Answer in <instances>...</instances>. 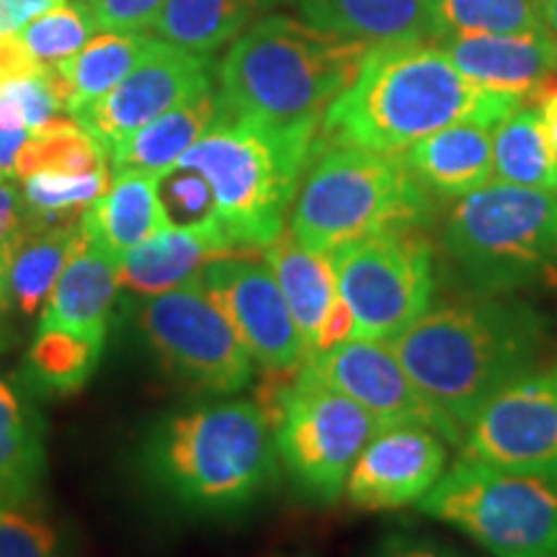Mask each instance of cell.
Masks as SVG:
<instances>
[{
  "instance_id": "cell-1",
  "label": "cell",
  "mask_w": 557,
  "mask_h": 557,
  "mask_svg": "<svg viewBox=\"0 0 557 557\" xmlns=\"http://www.w3.org/2000/svg\"><path fill=\"white\" fill-rule=\"evenodd\" d=\"M527 99L480 88L438 45L369 47L354 81L320 120V145L400 156L457 122L498 127Z\"/></svg>"
},
{
  "instance_id": "cell-2",
  "label": "cell",
  "mask_w": 557,
  "mask_h": 557,
  "mask_svg": "<svg viewBox=\"0 0 557 557\" xmlns=\"http://www.w3.org/2000/svg\"><path fill=\"white\" fill-rule=\"evenodd\" d=\"M547 315L527 299L459 297L387 341L423 398L462 434L500 387L534 369Z\"/></svg>"
},
{
  "instance_id": "cell-3",
  "label": "cell",
  "mask_w": 557,
  "mask_h": 557,
  "mask_svg": "<svg viewBox=\"0 0 557 557\" xmlns=\"http://www.w3.org/2000/svg\"><path fill=\"white\" fill-rule=\"evenodd\" d=\"M139 465L169 504L205 519L250 511L282 470L267 410L233 395L165 413L145 436Z\"/></svg>"
},
{
  "instance_id": "cell-4",
  "label": "cell",
  "mask_w": 557,
  "mask_h": 557,
  "mask_svg": "<svg viewBox=\"0 0 557 557\" xmlns=\"http://www.w3.org/2000/svg\"><path fill=\"white\" fill-rule=\"evenodd\" d=\"M369 47L271 13L230 41L218 65L222 107L269 127H320Z\"/></svg>"
},
{
  "instance_id": "cell-5",
  "label": "cell",
  "mask_w": 557,
  "mask_h": 557,
  "mask_svg": "<svg viewBox=\"0 0 557 557\" xmlns=\"http://www.w3.org/2000/svg\"><path fill=\"white\" fill-rule=\"evenodd\" d=\"M320 127H269L225 107L178 158L212 186L220 225L235 250H263L284 233L287 212L318 150Z\"/></svg>"
},
{
  "instance_id": "cell-6",
  "label": "cell",
  "mask_w": 557,
  "mask_h": 557,
  "mask_svg": "<svg viewBox=\"0 0 557 557\" xmlns=\"http://www.w3.org/2000/svg\"><path fill=\"white\" fill-rule=\"evenodd\" d=\"M438 250L462 297L557 287V194L485 184L449 209Z\"/></svg>"
},
{
  "instance_id": "cell-7",
  "label": "cell",
  "mask_w": 557,
  "mask_h": 557,
  "mask_svg": "<svg viewBox=\"0 0 557 557\" xmlns=\"http://www.w3.org/2000/svg\"><path fill=\"white\" fill-rule=\"evenodd\" d=\"M436 199L400 156L348 145H320L289 209V235L331 256L346 243L434 222Z\"/></svg>"
},
{
  "instance_id": "cell-8",
  "label": "cell",
  "mask_w": 557,
  "mask_h": 557,
  "mask_svg": "<svg viewBox=\"0 0 557 557\" xmlns=\"http://www.w3.org/2000/svg\"><path fill=\"white\" fill-rule=\"evenodd\" d=\"M271 377L276 385L259 403L269 416L284 475L308 504H338L348 472L377 431V421L320 377L310 361Z\"/></svg>"
},
{
  "instance_id": "cell-9",
  "label": "cell",
  "mask_w": 557,
  "mask_h": 557,
  "mask_svg": "<svg viewBox=\"0 0 557 557\" xmlns=\"http://www.w3.org/2000/svg\"><path fill=\"white\" fill-rule=\"evenodd\" d=\"M416 506L493 557H557V472L459 457Z\"/></svg>"
},
{
  "instance_id": "cell-10",
  "label": "cell",
  "mask_w": 557,
  "mask_h": 557,
  "mask_svg": "<svg viewBox=\"0 0 557 557\" xmlns=\"http://www.w3.org/2000/svg\"><path fill=\"white\" fill-rule=\"evenodd\" d=\"M351 310V338L393 341L434 305L438 253L426 230L406 227L346 243L329 256Z\"/></svg>"
},
{
  "instance_id": "cell-11",
  "label": "cell",
  "mask_w": 557,
  "mask_h": 557,
  "mask_svg": "<svg viewBox=\"0 0 557 557\" xmlns=\"http://www.w3.org/2000/svg\"><path fill=\"white\" fill-rule=\"evenodd\" d=\"M135 320L165 372L191 393L230 398L253 382V357L201 278L139 299Z\"/></svg>"
},
{
  "instance_id": "cell-12",
  "label": "cell",
  "mask_w": 557,
  "mask_h": 557,
  "mask_svg": "<svg viewBox=\"0 0 557 557\" xmlns=\"http://www.w3.org/2000/svg\"><path fill=\"white\" fill-rule=\"evenodd\" d=\"M462 459L557 472V367L529 369L500 387L462 431Z\"/></svg>"
},
{
  "instance_id": "cell-13",
  "label": "cell",
  "mask_w": 557,
  "mask_h": 557,
  "mask_svg": "<svg viewBox=\"0 0 557 557\" xmlns=\"http://www.w3.org/2000/svg\"><path fill=\"white\" fill-rule=\"evenodd\" d=\"M199 278L235 325L256 367L287 374L308 361V346L267 261L243 259L233 250L209 261Z\"/></svg>"
},
{
  "instance_id": "cell-14",
  "label": "cell",
  "mask_w": 557,
  "mask_h": 557,
  "mask_svg": "<svg viewBox=\"0 0 557 557\" xmlns=\"http://www.w3.org/2000/svg\"><path fill=\"white\" fill-rule=\"evenodd\" d=\"M212 54L181 50L160 41L122 83L75 111V122L109 152L160 114L212 88Z\"/></svg>"
},
{
  "instance_id": "cell-15",
  "label": "cell",
  "mask_w": 557,
  "mask_h": 557,
  "mask_svg": "<svg viewBox=\"0 0 557 557\" xmlns=\"http://www.w3.org/2000/svg\"><path fill=\"white\" fill-rule=\"evenodd\" d=\"M310 367L341 393L357 400L377 429L421 423L459 447L462 434L413 385L387 341L346 338L308 357Z\"/></svg>"
},
{
  "instance_id": "cell-16",
  "label": "cell",
  "mask_w": 557,
  "mask_h": 557,
  "mask_svg": "<svg viewBox=\"0 0 557 557\" xmlns=\"http://www.w3.org/2000/svg\"><path fill=\"white\" fill-rule=\"evenodd\" d=\"M447 438L421 423L377 429L346 478L344 496L361 511L413 506L447 472Z\"/></svg>"
},
{
  "instance_id": "cell-17",
  "label": "cell",
  "mask_w": 557,
  "mask_h": 557,
  "mask_svg": "<svg viewBox=\"0 0 557 557\" xmlns=\"http://www.w3.org/2000/svg\"><path fill=\"white\" fill-rule=\"evenodd\" d=\"M263 261L287 299L299 336L308 346V357L351 338L354 318L338 295L329 256L308 250L289 233H282L263 248Z\"/></svg>"
},
{
  "instance_id": "cell-18",
  "label": "cell",
  "mask_w": 557,
  "mask_h": 557,
  "mask_svg": "<svg viewBox=\"0 0 557 557\" xmlns=\"http://www.w3.org/2000/svg\"><path fill=\"white\" fill-rule=\"evenodd\" d=\"M465 78L480 88L532 101L557 75V50L547 29L438 41Z\"/></svg>"
},
{
  "instance_id": "cell-19",
  "label": "cell",
  "mask_w": 557,
  "mask_h": 557,
  "mask_svg": "<svg viewBox=\"0 0 557 557\" xmlns=\"http://www.w3.org/2000/svg\"><path fill=\"white\" fill-rule=\"evenodd\" d=\"M315 29L382 45H438L444 26L438 0H292Z\"/></svg>"
},
{
  "instance_id": "cell-20",
  "label": "cell",
  "mask_w": 557,
  "mask_h": 557,
  "mask_svg": "<svg viewBox=\"0 0 557 557\" xmlns=\"http://www.w3.org/2000/svg\"><path fill=\"white\" fill-rule=\"evenodd\" d=\"M493 132L483 122H457L418 139L400 158L431 197L457 201L491 184Z\"/></svg>"
},
{
  "instance_id": "cell-21",
  "label": "cell",
  "mask_w": 557,
  "mask_h": 557,
  "mask_svg": "<svg viewBox=\"0 0 557 557\" xmlns=\"http://www.w3.org/2000/svg\"><path fill=\"white\" fill-rule=\"evenodd\" d=\"M81 225L88 246L120 267L132 248L169 227L158 197V176L148 173L111 176L109 189L83 212Z\"/></svg>"
},
{
  "instance_id": "cell-22",
  "label": "cell",
  "mask_w": 557,
  "mask_h": 557,
  "mask_svg": "<svg viewBox=\"0 0 557 557\" xmlns=\"http://www.w3.org/2000/svg\"><path fill=\"white\" fill-rule=\"evenodd\" d=\"M116 292V263L83 243L54 282L39 312V329H62L107 344Z\"/></svg>"
},
{
  "instance_id": "cell-23",
  "label": "cell",
  "mask_w": 557,
  "mask_h": 557,
  "mask_svg": "<svg viewBox=\"0 0 557 557\" xmlns=\"http://www.w3.org/2000/svg\"><path fill=\"white\" fill-rule=\"evenodd\" d=\"M220 109V90L209 88L132 132L127 139H122L109 152L111 176H122V173L160 176V173L171 171L178 163V158L212 127Z\"/></svg>"
},
{
  "instance_id": "cell-24",
  "label": "cell",
  "mask_w": 557,
  "mask_h": 557,
  "mask_svg": "<svg viewBox=\"0 0 557 557\" xmlns=\"http://www.w3.org/2000/svg\"><path fill=\"white\" fill-rule=\"evenodd\" d=\"M233 250L220 248L218 243L189 230L163 227L150 240L139 243L116 267V284L129 299L158 297L163 292L178 289L199 278L209 261Z\"/></svg>"
},
{
  "instance_id": "cell-25",
  "label": "cell",
  "mask_w": 557,
  "mask_h": 557,
  "mask_svg": "<svg viewBox=\"0 0 557 557\" xmlns=\"http://www.w3.org/2000/svg\"><path fill=\"white\" fill-rule=\"evenodd\" d=\"M282 0H165L152 32L197 54H214Z\"/></svg>"
},
{
  "instance_id": "cell-26",
  "label": "cell",
  "mask_w": 557,
  "mask_h": 557,
  "mask_svg": "<svg viewBox=\"0 0 557 557\" xmlns=\"http://www.w3.org/2000/svg\"><path fill=\"white\" fill-rule=\"evenodd\" d=\"M47 431L26 387L0 377V498L37 493L47 465Z\"/></svg>"
},
{
  "instance_id": "cell-27",
  "label": "cell",
  "mask_w": 557,
  "mask_h": 557,
  "mask_svg": "<svg viewBox=\"0 0 557 557\" xmlns=\"http://www.w3.org/2000/svg\"><path fill=\"white\" fill-rule=\"evenodd\" d=\"M160 41L145 32H101L81 52L54 65L67 88V116L109 94Z\"/></svg>"
},
{
  "instance_id": "cell-28",
  "label": "cell",
  "mask_w": 557,
  "mask_h": 557,
  "mask_svg": "<svg viewBox=\"0 0 557 557\" xmlns=\"http://www.w3.org/2000/svg\"><path fill=\"white\" fill-rule=\"evenodd\" d=\"M86 243L81 220L65 225L39 227L26 235L11 263L9 305L21 318H34L52 295L62 269L73 259L75 250Z\"/></svg>"
},
{
  "instance_id": "cell-29",
  "label": "cell",
  "mask_w": 557,
  "mask_h": 557,
  "mask_svg": "<svg viewBox=\"0 0 557 557\" xmlns=\"http://www.w3.org/2000/svg\"><path fill=\"white\" fill-rule=\"evenodd\" d=\"M493 173L504 184L557 194V156L534 101L521 103L493 132Z\"/></svg>"
},
{
  "instance_id": "cell-30",
  "label": "cell",
  "mask_w": 557,
  "mask_h": 557,
  "mask_svg": "<svg viewBox=\"0 0 557 557\" xmlns=\"http://www.w3.org/2000/svg\"><path fill=\"white\" fill-rule=\"evenodd\" d=\"M101 341L62 329H39L24 359V387L41 398L83 389L101 364Z\"/></svg>"
},
{
  "instance_id": "cell-31",
  "label": "cell",
  "mask_w": 557,
  "mask_h": 557,
  "mask_svg": "<svg viewBox=\"0 0 557 557\" xmlns=\"http://www.w3.org/2000/svg\"><path fill=\"white\" fill-rule=\"evenodd\" d=\"M109 165L88 173L37 171L24 178L21 194H24L32 227L39 230L81 220L83 212L109 189Z\"/></svg>"
},
{
  "instance_id": "cell-32",
  "label": "cell",
  "mask_w": 557,
  "mask_h": 557,
  "mask_svg": "<svg viewBox=\"0 0 557 557\" xmlns=\"http://www.w3.org/2000/svg\"><path fill=\"white\" fill-rule=\"evenodd\" d=\"M99 169H107V152L73 116H62L26 139L18 156L16 178H26L37 171L88 173Z\"/></svg>"
},
{
  "instance_id": "cell-33",
  "label": "cell",
  "mask_w": 557,
  "mask_h": 557,
  "mask_svg": "<svg viewBox=\"0 0 557 557\" xmlns=\"http://www.w3.org/2000/svg\"><path fill=\"white\" fill-rule=\"evenodd\" d=\"M444 37L545 29L542 0H438Z\"/></svg>"
},
{
  "instance_id": "cell-34",
  "label": "cell",
  "mask_w": 557,
  "mask_h": 557,
  "mask_svg": "<svg viewBox=\"0 0 557 557\" xmlns=\"http://www.w3.org/2000/svg\"><path fill=\"white\" fill-rule=\"evenodd\" d=\"M0 557H67L60 524L39 491L0 498Z\"/></svg>"
},
{
  "instance_id": "cell-35",
  "label": "cell",
  "mask_w": 557,
  "mask_h": 557,
  "mask_svg": "<svg viewBox=\"0 0 557 557\" xmlns=\"http://www.w3.org/2000/svg\"><path fill=\"white\" fill-rule=\"evenodd\" d=\"M158 197L160 205H163L169 227L189 230V233L214 240L220 248L235 250L220 225L212 186L207 184L201 173L173 165L171 171L158 176Z\"/></svg>"
},
{
  "instance_id": "cell-36",
  "label": "cell",
  "mask_w": 557,
  "mask_h": 557,
  "mask_svg": "<svg viewBox=\"0 0 557 557\" xmlns=\"http://www.w3.org/2000/svg\"><path fill=\"white\" fill-rule=\"evenodd\" d=\"M99 29L101 26L96 24L86 5L73 0V3H62L58 9L41 13L29 26H24L16 37L39 65L54 67L62 60L81 52L99 34Z\"/></svg>"
},
{
  "instance_id": "cell-37",
  "label": "cell",
  "mask_w": 557,
  "mask_h": 557,
  "mask_svg": "<svg viewBox=\"0 0 557 557\" xmlns=\"http://www.w3.org/2000/svg\"><path fill=\"white\" fill-rule=\"evenodd\" d=\"M32 220L26 212L24 194L13 178H0V318L11 312L9 305V274L21 243L32 233Z\"/></svg>"
},
{
  "instance_id": "cell-38",
  "label": "cell",
  "mask_w": 557,
  "mask_h": 557,
  "mask_svg": "<svg viewBox=\"0 0 557 557\" xmlns=\"http://www.w3.org/2000/svg\"><path fill=\"white\" fill-rule=\"evenodd\" d=\"M86 5L101 32L152 29L165 0H78Z\"/></svg>"
},
{
  "instance_id": "cell-39",
  "label": "cell",
  "mask_w": 557,
  "mask_h": 557,
  "mask_svg": "<svg viewBox=\"0 0 557 557\" xmlns=\"http://www.w3.org/2000/svg\"><path fill=\"white\" fill-rule=\"evenodd\" d=\"M67 0H0V37L18 34L41 13L58 9Z\"/></svg>"
},
{
  "instance_id": "cell-40",
  "label": "cell",
  "mask_w": 557,
  "mask_h": 557,
  "mask_svg": "<svg viewBox=\"0 0 557 557\" xmlns=\"http://www.w3.org/2000/svg\"><path fill=\"white\" fill-rule=\"evenodd\" d=\"M372 557H462L455 549L436 545L431 540H418V537H387L382 545L374 549Z\"/></svg>"
},
{
  "instance_id": "cell-41",
  "label": "cell",
  "mask_w": 557,
  "mask_h": 557,
  "mask_svg": "<svg viewBox=\"0 0 557 557\" xmlns=\"http://www.w3.org/2000/svg\"><path fill=\"white\" fill-rule=\"evenodd\" d=\"M45 65H39L37 60L32 58L29 50L21 45L16 34H9V37H0V83L18 78V75L37 73Z\"/></svg>"
},
{
  "instance_id": "cell-42",
  "label": "cell",
  "mask_w": 557,
  "mask_h": 557,
  "mask_svg": "<svg viewBox=\"0 0 557 557\" xmlns=\"http://www.w3.org/2000/svg\"><path fill=\"white\" fill-rule=\"evenodd\" d=\"M532 101L537 103L542 120H545L549 143H553V150H555V156H557V81L547 83V86L542 88Z\"/></svg>"
},
{
  "instance_id": "cell-43",
  "label": "cell",
  "mask_w": 557,
  "mask_h": 557,
  "mask_svg": "<svg viewBox=\"0 0 557 557\" xmlns=\"http://www.w3.org/2000/svg\"><path fill=\"white\" fill-rule=\"evenodd\" d=\"M542 21H545V29L557 50V0H542Z\"/></svg>"
},
{
  "instance_id": "cell-44",
  "label": "cell",
  "mask_w": 557,
  "mask_h": 557,
  "mask_svg": "<svg viewBox=\"0 0 557 557\" xmlns=\"http://www.w3.org/2000/svg\"><path fill=\"white\" fill-rule=\"evenodd\" d=\"M287 557H312V555H308V553H299V555H287Z\"/></svg>"
}]
</instances>
